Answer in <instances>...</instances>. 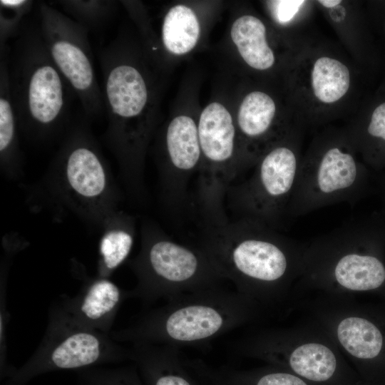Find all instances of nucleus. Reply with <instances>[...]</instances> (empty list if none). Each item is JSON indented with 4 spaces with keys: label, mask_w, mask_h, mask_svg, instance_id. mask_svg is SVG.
I'll return each instance as SVG.
<instances>
[{
    "label": "nucleus",
    "mask_w": 385,
    "mask_h": 385,
    "mask_svg": "<svg viewBox=\"0 0 385 385\" xmlns=\"http://www.w3.org/2000/svg\"><path fill=\"white\" fill-rule=\"evenodd\" d=\"M200 245L235 289L262 307L283 302L302 277L306 245L255 220L208 227Z\"/></svg>",
    "instance_id": "f257e3e1"
},
{
    "label": "nucleus",
    "mask_w": 385,
    "mask_h": 385,
    "mask_svg": "<svg viewBox=\"0 0 385 385\" xmlns=\"http://www.w3.org/2000/svg\"><path fill=\"white\" fill-rule=\"evenodd\" d=\"M262 307L235 290L220 287L185 294L150 310L133 324L111 331L118 342L180 349L208 343L255 320Z\"/></svg>",
    "instance_id": "f03ea898"
},
{
    "label": "nucleus",
    "mask_w": 385,
    "mask_h": 385,
    "mask_svg": "<svg viewBox=\"0 0 385 385\" xmlns=\"http://www.w3.org/2000/svg\"><path fill=\"white\" fill-rule=\"evenodd\" d=\"M14 43L8 67L17 121L48 130L65 119L75 94L50 57L38 20H25Z\"/></svg>",
    "instance_id": "7ed1b4c3"
},
{
    "label": "nucleus",
    "mask_w": 385,
    "mask_h": 385,
    "mask_svg": "<svg viewBox=\"0 0 385 385\" xmlns=\"http://www.w3.org/2000/svg\"><path fill=\"white\" fill-rule=\"evenodd\" d=\"M234 349L313 385H354L358 381L354 369L318 324L260 330L236 342Z\"/></svg>",
    "instance_id": "20e7f679"
},
{
    "label": "nucleus",
    "mask_w": 385,
    "mask_h": 385,
    "mask_svg": "<svg viewBox=\"0 0 385 385\" xmlns=\"http://www.w3.org/2000/svg\"><path fill=\"white\" fill-rule=\"evenodd\" d=\"M133 267L136 287L129 297L148 308L160 299L223 287L229 281L210 255L200 245H190L160 236L148 242Z\"/></svg>",
    "instance_id": "39448f33"
},
{
    "label": "nucleus",
    "mask_w": 385,
    "mask_h": 385,
    "mask_svg": "<svg viewBox=\"0 0 385 385\" xmlns=\"http://www.w3.org/2000/svg\"><path fill=\"white\" fill-rule=\"evenodd\" d=\"M306 287L339 296L375 290L385 282V266L366 251L354 225L306 245L299 280Z\"/></svg>",
    "instance_id": "423d86ee"
},
{
    "label": "nucleus",
    "mask_w": 385,
    "mask_h": 385,
    "mask_svg": "<svg viewBox=\"0 0 385 385\" xmlns=\"http://www.w3.org/2000/svg\"><path fill=\"white\" fill-rule=\"evenodd\" d=\"M344 137L317 141L302 159L287 216L297 217L324 207L353 202L362 183V170L354 147Z\"/></svg>",
    "instance_id": "0eeeda50"
},
{
    "label": "nucleus",
    "mask_w": 385,
    "mask_h": 385,
    "mask_svg": "<svg viewBox=\"0 0 385 385\" xmlns=\"http://www.w3.org/2000/svg\"><path fill=\"white\" fill-rule=\"evenodd\" d=\"M99 61L109 135L122 153L135 154L146 136L143 120L150 98L148 82L118 38L101 49Z\"/></svg>",
    "instance_id": "6e6552de"
},
{
    "label": "nucleus",
    "mask_w": 385,
    "mask_h": 385,
    "mask_svg": "<svg viewBox=\"0 0 385 385\" xmlns=\"http://www.w3.org/2000/svg\"><path fill=\"white\" fill-rule=\"evenodd\" d=\"M201 149L197 200L205 222L227 220L224 201L232 183L248 164L236 157V128L229 111L213 102L200 114L197 125Z\"/></svg>",
    "instance_id": "1a4fd4ad"
},
{
    "label": "nucleus",
    "mask_w": 385,
    "mask_h": 385,
    "mask_svg": "<svg viewBox=\"0 0 385 385\" xmlns=\"http://www.w3.org/2000/svg\"><path fill=\"white\" fill-rule=\"evenodd\" d=\"M296 146L291 142L272 145L255 163L250 177L229 189L230 204L240 218L255 220L277 230L287 216L302 162Z\"/></svg>",
    "instance_id": "9d476101"
},
{
    "label": "nucleus",
    "mask_w": 385,
    "mask_h": 385,
    "mask_svg": "<svg viewBox=\"0 0 385 385\" xmlns=\"http://www.w3.org/2000/svg\"><path fill=\"white\" fill-rule=\"evenodd\" d=\"M38 23L44 46L53 62L80 101L85 113L104 111L103 93L95 73L88 31L49 4L38 7Z\"/></svg>",
    "instance_id": "9b49d317"
},
{
    "label": "nucleus",
    "mask_w": 385,
    "mask_h": 385,
    "mask_svg": "<svg viewBox=\"0 0 385 385\" xmlns=\"http://www.w3.org/2000/svg\"><path fill=\"white\" fill-rule=\"evenodd\" d=\"M130 359V346L81 324L57 304L49 310L43 337L26 366L72 369Z\"/></svg>",
    "instance_id": "f8f14e48"
},
{
    "label": "nucleus",
    "mask_w": 385,
    "mask_h": 385,
    "mask_svg": "<svg viewBox=\"0 0 385 385\" xmlns=\"http://www.w3.org/2000/svg\"><path fill=\"white\" fill-rule=\"evenodd\" d=\"M317 324L329 336L352 368L362 371L382 354L384 337L377 324L345 300L317 311Z\"/></svg>",
    "instance_id": "ddd939ff"
},
{
    "label": "nucleus",
    "mask_w": 385,
    "mask_h": 385,
    "mask_svg": "<svg viewBox=\"0 0 385 385\" xmlns=\"http://www.w3.org/2000/svg\"><path fill=\"white\" fill-rule=\"evenodd\" d=\"M165 148L169 165L167 188L174 207H180L185 199L188 181L201 163L198 130L192 118L179 115L170 122Z\"/></svg>",
    "instance_id": "4468645a"
},
{
    "label": "nucleus",
    "mask_w": 385,
    "mask_h": 385,
    "mask_svg": "<svg viewBox=\"0 0 385 385\" xmlns=\"http://www.w3.org/2000/svg\"><path fill=\"white\" fill-rule=\"evenodd\" d=\"M129 297V292L102 277L88 282L73 297H62L59 304L81 324L111 334L118 311Z\"/></svg>",
    "instance_id": "2eb2a0df"
},
{
    "label": "nucleus",
    "mask_w": 385,
    "mask_h": 385,
    "mask_svg": "<svg viewBox=\"0 0 385 385\" xmlns=\"http://www.w3.org/2000/svg\"><path fill=\"white\" fill-rule=\"evenodd\" d=\"M191 373L205 385H313L284 369L267 365L250 369L214 368L201 359H185Z\"/></svg>",
    "instance_id": "dca6fc26"
},
{
    "label": "nucleus",
    "mask_w": 385,
    "mask_h": 385,
    "mask_svg": "<svg viewBox=\"0 0 385 385\" xmlns=\"http://www.w3.org/2000/svg\"><path fill=\"white\" fill-rule=\"evenodd\" d=\"M131 359L140 368L149 385H201L185 366L178 348L135 343Z\"/></svg>",
    "instance_id": "f3484780"
},
{
    "label": "nucleus",
    "mask_w": 385,
    "mask_h": 385,
    "mask_svg": "<svg viewBox=\"0 0 385 385\" xmlns=\"http://www.w3.org/2000/svg\"><path fill=\"white\" fill-rule=\"evenodd\" d=\"M66 170L69 185L78 195L95 197L104 190V168L98 155L89 145L76 143L69 149Z\"/></svg>",
    "instance_id": "a211bd4d"
},
{
    "label": "nucleus",
    "mask_w": 385,
    "mask_h": 385,
    "mask_svg": "<svg viewBox=\"0 0 385 385\" xmlns=\"http://www.w3.org/2000/svg\"><path fill=\"white\" fill-rule=\"evenodd\" d=\"M232 40L247 65L257 70L271 68L275 61L266 38L262 21L252 15H244L235 21L231 28Z\"/></svg>",
    "instance_id": "6ab92c4d"
},
{
    "label": "nucleus",
    "mask_w": 385,
    "mask_h": 385,
    "mask_svg": "<svg viewBox=\"0 0 385 385\" xmlns=\"http://www.w3.org/2000/svg\"><path fill=\"white\" fill-rule=\"evenodd\" d=\"M309 81L317 101L332 104L346 95L350 87L351 76L344 63L332 57L322 56L314 62Z\"/></svg>",
    "instance_id": "aec40b11"
},
{
    "label": "nucleus",
    "mask_w": 385,
    "mask_h": 385,
    "mask_svg": "<svg viewBox=\"0 0 385 385\" xmlns=\"http://www.w3.org/2000/svg\"><path fill=\"white\" fill-rule=\"evenodd\" d=\"M276 113L274 100L262 91H252L242 100L237 113V124L242 135L252 142L267 138Z\"/></svg>",
    "instance_id": "412c9836"
},
{
    "label": "nucleus",
    "mask_w": 385,
    "mask_h": 385,
    "mask_svg": "<svg viewBox=\"0 0 385 385\" xmlns=\"http://www.w3.org/2000/svg\"><path fill=\"white\" fill-rule=\"evenodd\" d=\"M199 36L198 19L190 8L180 4L168 11L162 25V41L169 52L182 55L190 51Z\"/></svg>",
    "instance_id": "4be33fe9"
},
{
    "label": "nucleus",
    "mask_w": 385,
    "mask_h": 385,
    "mask_svg": "<svg viewBox=\"0 0 385 385\" xmlns=\"http://www.w3.org/2000/svg\"><path fill=\"white\" fill-rule=\"evenodd\" d=\"M58 2L72 19L88 31L104 26L112 18L116 3L111 0H63Z\"/></svg>",
    "instance_id": "5701e85b"
},
{
    "label": "nucleus",
    "mask_w": 385,
    "mask_h": 385,
    "mask_svg": "<svg viewBox=\"0 0 385 385\" xmlns=\"http://www.w3.org/2000/svg\"><path fill=\"white\" fill-rule=\"evenodd\" d=\"M133 243V237L126 230H113L106 234L100 243L101 274H107L117 268L128 256Z\"/></svg>",
    "instance_id": "b1692460"
},
{
    "label": "nucleus",
    "mask_w": 385,
    "mask_h": 385,
    "mask_svg": "<svg viewBox=\"0 0 385 385\" xmlns=\"http://www.w3.org/2000/svg\"><path fill=\"white\" fill-rule=\"evenodd\" d=\"M33 4L30 0L0 1V53L7 51L6 43L9 39L18 36Z\"/></svg>",
    "instance_id": "393cba45"
},
{
    "label": "nucleus",
    "mask_w": 385,
    "mask_h": 385,
    "mask_svg": "<svg viewBox=\"0 0 385 385\" xmlns=\"http://www.w3.org/2000/svg\"><path fill=\"white\" fill-rule=\"evenodd\" d=\"M305 1L301 0H282L271 1L275 20L280 24L290 22Z\"/></svg>",
    "instance_id": "a878e982"
},
{
    "label": "nucleus",
    "mask_w": 385,
    "mask_h": 385,
    "mask_svg": "<svg viewBox=\"0 0 385 385\" xmlns=\"http://www.w3.org/2000/svg\"><path fill=\"white\" fill-rule=\"evenodd\" d=\"M366 133L371 138H379L385 142V102L373 111Z\"/></svg>",
    "instance_id": "bb28decb"
},
{
    "label": "nucleus",
    "mask_w": 385,
    "mask_h": 385,
    "mask_svg": "<svg viewBox=\"0 0 385 385\" xmlns=\"http://www.w3.org/2000/svg\"><path fill=\"white\" fill-rule=\"evenodd\" d=\"M340 0H319V3L326 8H333L341 4Z\"/></svg>",
    "instance_id": "cd10ccee"
},
{
    "label": "nucleus",
    "mask_w": 385,
    "mask_h": 385,
    "mask_svg": "<svg viewBox=\"0 0 385 385\" xmlns=\"http://www.w3.org/2000/svg\"><path fill=\"white\" fill-rule=\"evenodd\" d=\"M121 385H139L133 376H123Z\"/></svg>",
    "instance_id": "c85d7f7f"
},
{
    "label": "nucleus",
    "mask_w": 385,
    "mask_h": 385,
    "mask_svg": "<svg viewBox=\"0 0 385 385\" xmlns=\"http://www.w3.org/2000/svg\"><path fill=\"white\" fill-rule=\"evenodd\" d=\"M354 385H361V383L359 381H357L356 383H355Z\"/></svg>",
    "instance_id": "c756f323"
},
{
    "label": "nucleus",
    "mask_w": 385,
    "mask_h": 385,
    "mask_svg": "<svg viewBox=\"0 0 385 385\" xmlns=\"http://www.w3.org/2000/svg\"><path fill=\"white\" fill-rule=\"evenodd\" d=\"M200 384H201V383H200ZM201 385H205V384H201Z\"/></svg>",
    "instance_id": "7c9ffc66"
}]
</instances>
